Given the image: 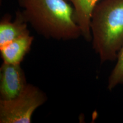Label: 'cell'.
I'll list each match as a JSON object with an SVG mask.
<instances>
[{
    "instance_id": "obj_7",
    "label": "cell",
    "mask_w": 123,
    "mask_h": 123,
    "mask_svg": "<svg viewBox=\"0 0 123 123\" xmlns=\"http://www.w3.org/2000/svg\"><path fill=\"white\" fill-rule=\"evenodd\" d=\"M75 10L76 22L86 41H92L90 29L91 18L95 5L100 0H68Z\"/></svg>"
},
{
    "instance_id": "obj_8",
    "label": "cell",
    "mask_w": 123,
    "mask_h": 123,
    "mask_svg": "<svg viewBox=\"0 0 123 123\" xmlns=\"http://www.w3.org/2000/svg\"><path fill=\"white\" fill-rule=\"evenodd\" d=\"M117 61L109 76L107 88L112 90L117 86L123 84V46L120 51Z\"/></svg>"
},
{
    "instance_id": "obj_1",
    "label": "cell",
    "mask_w": 123,
    "mask_h": 123,
    "mask_svg": "<svg viewBox=\"0 0 123 123\" xmlns=\"http://www.w3.org/2000/svg\"><path fill=\"white\" fill-rule=\"evenodd\" d=\"M27 23L47 39H76L81 31L75 10L66 0H18Z\"/></svg>"
},
{
    "instance_id": "obj_3",
    "label": "cell",
    "mask_w": 123,
    "mask_h": 123,
    "mask_svg": "<svg viewBox=\"0 0 123 123\" xmlns=\"http://www.w3.org/2000/svg\"><path fill=\"white\" fill-rule=\"evenodd\" d=\"M46 93L28 84L19 95L10 100H0V123H30L33 113L47 101Z\"/></svg>"
},
{
    "instance_id": "obj_2",
    "label": "cell",
    "mask_w": 123,
    "mask_h": 123,
    "mask_svg": "<svg viewBox=\"0 0 123 123\" xmlns=\"http://www.w3.org/2000/svg\"><path fill=\"white\" fill-rule=\"evenodd\" d=\"M92 47L102 63L117 58L123 46V0H100L92 11Z\"/></svg>"
},
{
    "instance_id": "obj_4",
    "label": "cell",
    "mask_w": 123,
    "mask_h": 123,
    "mask_svg": "<svg viewBox=\"0 0 123 123\" xmlns=\"http://www.w3.org/2000/svg\"><path fill=\"white\" fill-rule=\"evenodd\" d=\"M27 84L21 64L4 62L0 68V100H10L23 91Z\"/></svg>"
},
{
    "instance_id": "obj_6",
    "label": "cell",
    "mask_w": 123,
    "mask_h": 123,
    "mask_svg": "<svg viewBox=\"0 0 123 123\" xmlns=\"http://www.w3.org/2000/svg\"><path fill=\"white\" fill-rule=\"evenodd\" d=\"M27 24L22 12H17L13 21L9 15H5L0 22V47L29 33Z\"/></svg>"
},
{
    "instance_id": "obj_5",
    "label": "cell",
    "mask_w": 123,
    "mask_h": 123,
    "mask_svg": "<svg viewBox=\"0 0 123 123\" xmlns=\"http://www.w3.org/2000/svg\"><path fill=\"white\" fill-rule=\"evenodd\" d=\"M34 38L30 32L0 47L3 61L12 64H21L30 50Z\"/></svg>"
}]
</instances>
